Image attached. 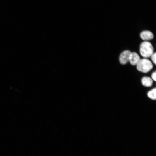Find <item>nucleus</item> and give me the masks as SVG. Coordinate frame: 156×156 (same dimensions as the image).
Segmentation results:
<instances>
[{
	"label": "nucleus",
	"instance_id": "f257e3e1",
	"mask_svg": "<svg viewBox=\"0 0 156 156\" xmlns=\"http://www.w3.org/2000/svg\"><path fill=\"white\" fill-rule=\"evenodd\" d=\"M154 49L152 44L145 41L141 43L140 46V52L143 57L147 58L151 57L153 54Z\"/></svg>",
	"mask_w": 156,
	"mask_h": 156
},
{
	"label": "nucleus",
	"instance_id": "f03ea898",
	"mask_svg": "<svg viewBox=\"0 0 156 156\" xmlns=\"http://www.w3.org/2000/svg\"><path fill=\"white\" fill-rule=\"evenodd\" d=\"M136 65L137 69L139 71L144 73L149 72L153 68V65L151 61L146 58L141 59Z\"/></svg>",
	"mask_w": 156,
	"mask_h": 156
},
{
	"label": "nucleus",
	"instance_id": "7ed1b4c3",
	"mask_svg": "<svg viewBox=\"0 0 156 156\" xmlns=\"http://www.w3.org/2000/svg\"><path fill=\"white\" fill-rule=\"evenodd\" d=\"M132 52L129 50H125L120 54L119 60L120 63L125 65L129 62L130 55Z\"/></svg>",
	"mask_w": 156,
	"mask_h": 156
},
{
	"label": "nucleus",
	"instance_id": "20e7f679",
	"mask_svg": "<svg viewBox=\"0 0 156 156\" xmlns=\"http://www.w3.org/2000/svg\"><path fill=\"white\" fill-rule=\"evenodd\" d=\"M141 58L137 53L131 52L129 62L132 65H137L141 60Z\"/></svg>",
	"mask_w": 156,
	"mask_h": 156
},
{
	"label": "nucleus",
	"instance_id": "39448f33",
	"mask_svg": "<svg viewBox=\"0 0 156 156\" xmlns=\"http://www.w3.org/2000/svg\"><path fill=\"white\" fill-rule=\"evenodd\" d=\"M140 36L143 40L148 41L152 40L154 37L152 33L149 31H144L140 34Z\"/></svg>",
	"mask_w": 156,
	"mask_h": 156
},
{
	"label": "nucleus",
	"instance_id": "423d86ee",
	"mask_svg": "<svg viewBox=\"0 0 156 156\" xmlns=\"http://www.w3.org/2000/svg\"><path fill=\"white\" fill-rule=\"evenodd\" d=\"M142 83L143 85L146 87H150L153 84V81L151 78L145 77L142 78Z\"/></svg>",
	"mask_w": 156,
	"mask_h": 156
},
{
	"label": "nucleus",
	"instance_id": "0eeeda50",
	"mask_svg": "<svg viewBox=\"0 0 156 156\" xmlns=\"http://www.w3.org/2000/svg\"><path fill=\"white\" fill-rule=\"evenodd\" d=\"M156 89L154 88L149 91L148 93V96L149 98L152 100L156 99Z\"/></svg>",
	"mask_w": 156,
	"mask_h": 156
},
{
	"label": "nucleus",
	"instance_id": "6e6552de",
	"mask_svg": "<svg viewBox=\"0 0 156 156\" xmlns=\"http://www.w3.org/2000/svg\"><path fill=\"white\" fill-rule=\"evenodd\" d=\"M151 60L155 65L156 64V53H153V54L151 56Z\"/></svg>",
	"mask_w": 156,
	"mask_h": 156
},
{
	"label": "nucleus",
	"instance_id": "1a4fd4ad",
	"mask_svg": "<svg viewBox=\"0 0 156 156\" xmlns=\"http://www.w3.org/2000/svg\"><path fill=\"white\" fill-rule=\"evenodd\" d=\"M156 72L155 71V72L153 73L151 75V77L152 78V79L155 81H156Z\"/></svg>",
	"mask_w": 156,
	"mask_h": 156
}]
</instances>
